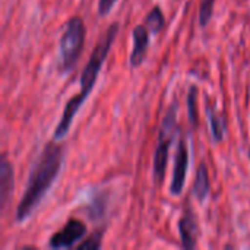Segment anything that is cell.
Segmentation results:
<instances>
[{
    "mask_svg": "<svg viewBox=\"0 0 250 250\" xmlns=\"http://www.w3.org/2000/svg\"><path fill=\"white\" fill-rule=\"evenodd\" d=\"M57 142L59 141L53 139V142L45 144L29 173L25 192L16 207L15 220L18 223H22L31 217L62 171L64 161V146Z\"/></svg>",
    "mask_w": 250,
    "mask_h": 250,
    "instance_id": "6da1fadb",
    "label": "cell"
},
{
    "mask_svg": "<svg viewBox=\"0 0 250 250\" xmlns=\"http://www.w3.org/2000/svg\"><path fill=\"white\" fill-rule=\"evenodd\" d=\"M119 29H120L119 22H113L105 29L103 37L98 40L97 45L94 47V50L82 70V75H81V91L66 103V105L63 108V114L54 129V133H53L54 141H62L67 135L75 116L78 114L79 108L82 107V104L86 101V98L92 92V89L97 83V79L100 76V72L103 69V64L105 62V59L108 57L110 50L117 38Z\"/></svg>",
    "mask_w": 250,
    "mask_h": 250,
    "instance_id": "7a4b0ae2",
    "label": "cell"
},
{
    "mask_svg": "<svg viewBox=\"0 0 250 250\" xmlns=\"http://www.w3.org/2000/svg\"><path fill=\"white\" fill-rule=\"evenodd\" d=\"M86 28L81 16H72L63 26L59 40V62L57 69L62 75L69 73L78 63L85 45Z\"/></svg>",
    "mask_w": 250,
    "mask_h": 250,
    "instance_id": "3957f363",
    "label": "cell"
},
{
    "mask_svg": "<svg viewBox=\"0 0 250 250\" xmlns=\"http://www.w3.org/2000/svg\"><path fill=\"white\" fill-rule=\"evenodd\" d=\"M177 108H179V101L173 100L161 123L158 142L154 151V161H152V180L155 185H161L166 176V170L170 158V148L174 142L176 129H177Z\"/></svg>",
    "mask_w": 250,
    "mask_h": 250,
    "instance_id": "277c9868",
    "label": "cell"
},
{
    "mask_svg": "<svg viewBox=\"0 0 250 250\" xmlns=\"http://www.w3.org/2000/svg\"><path fill=\"white\" fill-rule=\"evenodd\" d=\"M86 234V226L79 218H69L62 230L56 231L48 242L50 249H70Z\"/></svg>",
    "mask_w": 250,
    "mask_h": 250,
    "instance_id": "5b68a950",
    "label": "cell"
},
{
    "mask_svg": "<svg viewBox=\"0 0 250 250\" xmlns=\"http://www.w3.org/2000/svg\"><path fill=\"white\" fill-rule=\"evenodd\" d=\"M188 167H189V146L186 136L183 135L176 148V158H174V167H173V176H171V183H170V193L173 196H179L186 183V176H188Z\"/></svg>",
    "mask_w": 250,
    "mask_h": 250,
    "instance_id": "8992f818",
    "label": "cell"
},
{
    "mask_svg": "<svg viewBox=\"0 0 250 250\" xmlns=\"http://www.w3.org/2000/svg\"><path fill=\"white\" fill-rule=\"evenodd\" d=\"M149 29L145 25H136L132 31V38H133V48L129 56V64L130 67H139L149 48Z\"/></svg>",
    "mask_w": 250,
    "mask_h": 250,
    "instance_id": "52a82bcc",
    "label": "cell"
},
{
    "mask_svg": "<svg viewBox=\"0 0 250 250\" xmlns=\"http://www.w3.org/2000/svg\"><path fill=\"white\" fill-rule=\"evenodd\" d=\"M177 227H179L182 246L185 249H195L198 243V236H199V224L190 208H188V211H185V214L180 217Z\"/></svg>",
    "mask_w": 250,
    "mask_h": 250,
    "instance_id": "ba28073f",
    "label": "cell"
},
{
    "mask_svg": "<svg viewBox=\"0 0 250 250\" xmlns=\"http://www.w3.org/2000/svg\"><path fill=\"white\" fill-rule=\"evenodd\" d=\"M205 113L209 122V127H211V139L214 144H220L224 141L226 133H227V117L226 113L218 111L215 103L211 101L209 104V98L205 100Z\"/></svg>",
    "mask_w": 250,
    "mask_h": 250,
    "instance_id": "9c48e42d",
    "label": "cell"
},
{
    "mask_svg": "<svg viewBox=\"0 0 250 250\" xmlns=\"http://www.w3.org/2000/svg\"><path fill=\"white\" fill-rule=\"evenodd\" d=\"M15 190V173L10 161L6 158V155L1 157L0 163V204L4 209L9 204V201L13 196Z\"/></svg>",
    "mask_w": 250,
    "mask_h": 250,
    "instance_id": "30bf717a",
    "label": "cell"
},
{
    "mask_svg": "<svg viewBox=\"0 0 250 250\" xmlns=\"http://www.w3.org/2000/svg\"><path fill=\"white\" fill-rule=\"evenodd\" d=\"M192 192H193V195H195V198L198 199L199 204H202L208 198V195L211 192L209 171H208V167H207L205 163H201L199 167H198V170H196Z\"/></svg>",
    "mask_w": 250,
    "mask_h": 250,
    "instance_id": "8fae6325",
    "label": "cell"
},
{
    "mask_svg": "<svg viewBox=\"0 0 250 250\" xmlns=\"http://www.w3.org/2000/svg\"><path fill=\"white\" fill-rule=\"evenodd\" d=\"M144 25L149 29V32H151L152 35L158 34V32L164 28V25H166V18H164V13H163V10H161L160 6H154V7L148 12V15L145 16Z\"/></svg>",
    "mask_w": 250,
    "mask_h": 250,
    "instance_id": "7c38bea8",
    "label": "cell"
},
{
    "mask_svg": "<svg viewBox=\"0 0 250 250\" xmlns=\"http://www.w3.org/2000/svg\"><path fill=\"white\" fill-rule=\"evenodd\" d=\"M198 95L199 91L195 85H190L188 89V119L192 126H198L199 114H198Z\"/></svg>",
    "mask_w": 250,
    "mask_h": 250,
    "instance_id": "4fadbf2b",
    "label": "cell"
},
{
    "mask_svg": "<svg viewBox=\"0 0 250 250\" xmlns=\"http://www.w3.org/2000/svg\"><path fill=\"white\" fill-rule=\"evenodd\" d=\"M214 7H215V0H202L199 4V26L207 28V25L211 22L212 15H214Z\"/></svg>",
    "mask_w": 250,
    "mask_h": 250,
    "instance_id": "5bb4252c",
    "label": "cell"
},
{
    "mask_svg": "<svg viewBox=\"0 0 250 250\" xmlns=\"http://www.w3.org/2000/svg\"><path fill=\"white\" fill-rule=\"evenodd\" d=\"M103 234H104V229H100L97 231H94L88 239H85L79 246V250H98L103 245Z\"/></svg>",
    "mask_w": 250,
    "mask_h": 250,
    "instance_id": "9a60e30c",
    "label": "cell"
},
{
    "mask_svg": "<svg viewBox=\"0 0 250 250\" xmlns=\"http://www.w3.org/2000/svg\"><path fill=\"white\" fill-rule=\"evenodd\" d=\"M116 3H117V0H98V15L100 16L108 15L113 10Z\"/></svg>",
    "mask_w": 250,
    "mask_h": 250,
    "instance_id": "2e32d148",
    "label": "cell"
},
{
    "mask_svg": "<svg viewBox=\"0 0 250 250\" xmlns=\"http://www.w3.org/2000/svg\"><path fill=\"white\" fill-rule=\"evenodd\" d=\"M249 158H250V149H249Z\"/></svg>",
    "mask_w": 250,
    "mask_h": 250,
    "instance_id": "e0dca14e",
    "label": "cell"
}]
</instances>
